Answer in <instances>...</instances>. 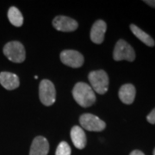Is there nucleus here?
I'll list each match as a JSON object with an SVG mask.
<instances>
[{
    "mask_svg": "<svg viewBox=\"0 0 155 155\" xmlns=\"http://www.w3.org/2000/svg\"><path fill=\"white\" fill-rule=\"evenodd\" d=\"M72 96L78 105L84 108L91 106L96 101L94 91L88 84L78 82L72 89Z\"/></svg>",
    "mask_w": 155,
    "mask_h": 155,
    "instance_id": "obj_1",
    "label": "nucleus"
},
{
    "mask_svg": "<svg viewBox=\"0 0 155 155\" xmlns=\"http://www.w3.org/2000/svg\"><path fill=\"white\" fill-rule=\"evenodd\" d=\"M91 88L98 94H105L109 89V77L105 71L97 70L90 72L88 76Z\"/></svg>",
    "mask_w": 155,
    "mask_h": 155,
    "instance_id": "obj_2",
    "label": "nucleus"
},
{
    "mask_svg": "<svg viewBox=\"0 0 155 155\" xmlns=\"http://www.w3.org/2000/svg\"><path fill=\"white\" fill-rule=\"evenodd\" d=\"M4 54L9 59V61L14 63H22L25 61L26 53L23 45L17 41H13L6 43L4 47Z\"/></svg>",
    "mask_w": 155,
    "mask_h": 155,
    "instance_id": "obj_3",
    "label": "nucleus"
},
{
    "mask_svg": "<svg viewBox=\"0 0 155 155\" xmlns=\"http://www.w3.org/2000/svg\"><path fill=\"white\" fill-rule=\"evenodd\" d=\"M113 58L116 61H134L135 60V52L131 45L127 43L126 41L121 39L116 42L115 46Z\"/></svg>",
    "mask_w": 155,
    "mask_h": 155,
    "instance_id": "obj_4",
    "label": "nucleus"
},
{
    "mask_svg": "<svg viewBox=\"0 0 155 155\" xmlns=\"http://www.w3.org/2000/svg\"><path fill=\"white\" fill-rule=\"evenodd\" d=\"M39 97L43 105L51 106L54 104L56 97L55 87L50 80L43 79L41 81L39 86Z\"/></svg>",
    "mask_w": 155,
    "mask_h": 155,
    "instance_id": "obj_5",
    "label": "nucleus"
},
{
    "mask_svg": "<svg viewBox=\"0 0 155 155\" xmlns=\"http://www.w3.org/2000/svg\"><path fill=\"white\" fill-rule=\"evenodd\" d=\"M80 125L84 129L88 131L93 132H100L103 131L106 127V123L103 120H101L98 116L92 114H83L79 117Z\"/></svg>",
    "mask_w": 155,
    "mask_h": 155,
    "instance_id": "obj_6",
    "label": "nucleus"
},
{
    "mask_svg": "<svg viewBox=\"0 0 155 155\" xmlns=\"http://www.w3.org/2000/svg\"><path fill=\"white\" fill-rule=\"evenodd\" d=\"M61 61L67 67L78 68L84 64V56L75 50H64L61 53Z\"/></svg>",
    "mask_w": 155,
    "mask_h": 155,
    "instance_id": "obj_7",
    "label": "nucleus"
},
{
    "mask_svg": "<svg viewBox=\"0 0 155 155\" xmlns=\"http://www.w3.org/2000/svg\"><path fill=\"white\" fill-rule=\"evenodd\" d=\"M53 25L57 30L63 32H72L76 30L78 27L77 21L65 16H58L54 17V19L53 20Z\"/></svg>",
    "mask_w": 155,
    "mask_h": 155,
    "instance_id": "obj_8",
    "label": "nucleus"
},
{
    "mask_svg": "<svg viewBox=\"0 0 155 155\" xmlns=\"http://www.w3.org/2000/svg\"><path fill=\"white\" fill-rule=\"evenodd\" d=\"M107 29V24L103 20H97L94 22L91 29V40L96 44H101L104 40Z\"/></svg>",
    "mask_w": 155,
    "mask_h": 155,
    "instance_id": "obj_9",
    "label": "nucleus"
},
{
    "mask_svg": "<svg viewBox=\"0 0 155 155\" xmlns=\"http://www.w3.org/2000/svg\"><path fill=\"white\" fill-rule=\"evenodd\" d=\"M48 151L49 144L48 140L43 136H37L31 144L29 155H48Z\"/></svg>",
    "mask_w": 155,
    "mask_h": 155,
    "instance_id": "obj_10",
    "label": "nucleus"
},
{
    "mask_svg": "<svg viewBox=\"0 0 155 155\" xmlns=\"http://www.w3.org/2000/svg\"><path fill=\"white\" fill-rule=\"evenodd\" d=\"M0 84L6 90L12 91L19 86L20 81L17 74L12 72H0Z\"/></svg>",
    "mask_w": 155,
    "mask_h": 155,
    "instance_id": "obj_11",
    "label": "nucleus"
},
{
    "mask_svg": "<svg viewBox=\"0 0 155 155\" xmlns=\"http://www.w3.org/2000/svg\"><path fill=\"white\" fill-rule=\"evenodd\" d=\"M136 94L135 87L131 84H123L119 90L118 96L119 98L125 104H133Z\"/></svg>",
    "mask_w": 155,
    "mask_h": 155,
    "instance_id": "obj_12",
    "label": "nucleus"
},
{
    "mask_svg": "<svg viewBox=\"0 0 155 155\" xmlns=\"http://www.w3.org/2000/svg\"><path fill=\"white\" fill-rule=\"evenodd\" d=\"M71 138L72 143L78 149H83L86 146V135L82 127L74 126L71 130Z\"/></svg>",
    "mask_w": 155,
    "mask_h": 155,
    "instance_id": "obj_13",
    "label": "nucleus"
},
{
    "mask_svg": "<svg viewBox=\"0 0 155 155\" xmlns=\"http://www.w3.org/2000/svg\"><path fill=\"white\" fill-rule=\"evenodd\" d=\"M130 29H131L132 33H133L140 41H142L144 44L147 45V46H148V47H153L155 45L154 40L148 34L146 33L145 31H143L142 29H140V28H139V27H137L136 25L131 24V25H130Z\"/></svg>",
    "mask_w": 155,
    "mask_h": 155,
    "instance_id": "obj_14",
    "label": "nucleus"
},
{
    "mask_svg": "<svg viewBox=\"0 0 155 155\" xmlns=\"http://www.w3.org/2000/svg\"><path fill=\"white\" fill-rule=\"evenodd\" d=\"M8 18L11 24L16 27H21L23 23V17H22V13L15 6H12L9 9Z\"/></svg>",
    "mask_w": 155,
    "mask_h": 155,
    "instance_id": "obj_15",
    "label": "nucleus"
},
{
    "mask_svg": "<svg viewBox=\"0 0 155 155\" xmlns=\"http://www.w3.org/2000/svg\"><path fill=\"white\" fill-rule=\"evenodd\" d=\"M71 153H72L71 147L66 141H61V143L58 145L55 155H71Z\"/></svg>",
    "mask_w": 155,
    "mask_h": 155,
    "instance_id": "obj_16",
    "label": "nucleus"
},
{
    "mask_svg": "<svg viewBox=\"0 0 155 155\" xmlns=\"http://www.w3.org/2000/svg\"><path fill=\"white\" fill-rule=\"evenodd\" d=\"M147 120L151 124H155V109L148 114V116H147Z\"/></svg>",
    "mask_w": 155,
    "mask_h": 155,
    "instance_id": "obj_17",
    "label": "nucleus"
},
{
    "mask_svg": "<svg viewBox=\"0 0 155 155\" xmlns=\"http://www.w3.org/2000/svg\"><path fill=\"white\" fill-rule=\"evenodd\" d=\"M144 2L147 5H148L149 6H151V7L155 8V0H145Z\"/></svg>",
    "mask_w": 155,
    "mask_h": 155,
    "instance_id": "obj_18",
    "label": "nucleus"
},
{
    "mask_svg": "<svg viewBox=\"0 0 155 155\" xmlns=\"http://www.w3.org/2000/svg\"><path fill=\"white\" fill-rule=\"evenodd\" d=\"M130 155H145L140 150H134L133 152L130 153Z\"/></svg>",
    "mask_w": 155,
    "mask_h": 155,
    "instance_id": "obj_19",
    "label": "nucleus"
},
{
    "mask_svg": "<svg viewBox=\"0 0 155 155\" xmlns=\"http://www.w3.org/2000/svg\"><path fill=\"white\" fill-rule=\"evenodd\" d=\"M153 155H155V149L153 150Z\"/></svg>",
    "mask_w": 155,
    "mask_h": 155,
    "instance_id": "obj_20",
    "label": "nucleus"
}]
</instances>
